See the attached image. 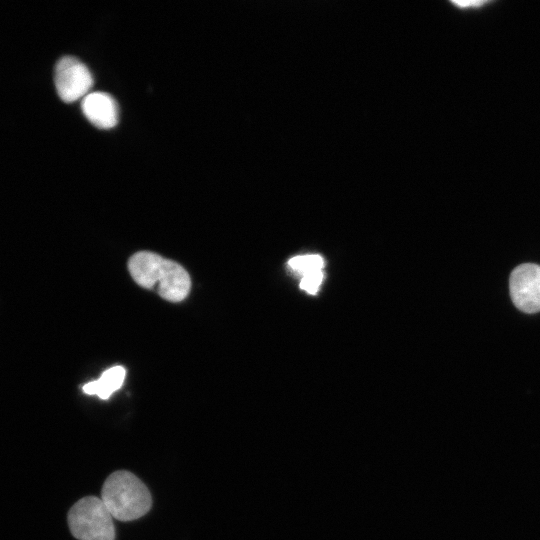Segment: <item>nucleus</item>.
Returning <instances> with one entry per match:
<instances>
[{"label":"nucleus","mask_w":540,"mask_h":540,"mask_svg":"<svg viewBox=\"0 0 540 540\" xmlns=\"http://www.w3.org/2000/svg\"><path fill=\"white\" fill-rule=\"evenodd\" d=\"M128 269L138 285L154 289L167 301L180 302L190 292L191 280L188 272L180 264L156 253H135L128 261Z\"/></svg>","instance_id":"1"},{"label":"nucleus","mask_w":540,"mask_h":540,"mask_svg":"<svg viewBox=\"0 0 540 540\" xmlns=\"http://www.w3.org/2000/svg\"><path fill=\"white\" fill-rule=\"evenodd\" d=\"M101 500L113 518L131 521L145 515L151 508L152 498L148 488L134 474L120 470L105 481Z\"/></svg>","instance_id":"2"},{"label":"nucleus","mask_w":540,"mask_h":540,"mask_svg":"<svg viewBox=\"0 0 540 540\" xmlns=\"http://www.w3.org/2000/svg\"><path fill=\"white\" fill-rule=\"evenodd\" d=\"M112 519L101 498L95 496L80 499L68 513L70 531L79 540H114Z\"/></svg>","instance_id":"3"},{"label":"nucleus","mask_w":540,"mask_h":540,"mask_svg":"<svg viewBox=\"0 0 540 540\" xmlns=\"http://www.w3.org/2000/svg\"><path fill=\"white\" fill-rule=\"evenodd\" d=\"M54 80L59 97L67 103L84 98L93 85L89 68L72 56H64L57 62Z\"/></svg>","instance_id":"4"},{"label":"nucleus","mask_w":540,"mask_h":540,"mask_svg":"<svg viewBox=\"0 0 540 540\" xmlns=\"http://www.w3.org/2000/svg\"><path fill=\"white\" fill-rule=\"evenodd\" d=\"M510 296L514 305L525 313L540 311V266L525 263L517 266L509 279Z\"/></svg>","instance_id":"5"},{"label":"nucleus","mask_w":540,"mask_h":540,"mask_svg":"<svg viewBox=\"0 0 540 540\" xmlns=\"http://www.w3.org/2000/svg\"><path fill=\"white\" fill-rule=\"evenodd\" d=\"M81 107L85 117L98 128L110 129L118 122L117 102L106 92L88 93L83 98Z\"/></svg>","instance_id":"6"},{"label":"nucleus","mask_w":540,"mask_h":540,"mask_svg":"<svg viewBox=\"0 0 540 540\" xmlns=\"http://www.w3.org/2000/svg\"><path fill=\"white\" fill-rule=\"evenodd\" d=\"M125 374V368L122 366L109 368L102 373L98 380L85 384L83 391L86 394L97 395L99 398L106 400L122 386Z\"/></svg>","instance_id":"7"},{"label":"nucleus","mask_w":540,"mask_h":540,"mask_svg":"<svg viewBox=\"0 0 540 540\" xmlns=\"http://www.w3.org/2000/svg\"><path fill=\"white\" fill-rule=\"evenodd\" d=\"M288 264L293 270L304 275L311 271L321 270L324 262L319 255H304L290 259Z\"/></svg>","instance_id":"8"},{"label":"nucleus","mask_w":540,"mask_h":540,"mask_svg":"<svg viewBox=\"0 0 540 540\" xmlns=\"http://www.w3.org/2000/svg\"><path fill=\"white\" fill-rule=\"evenodd\" d=\"M323 279V273L321 270L311 271L303 275L300 287L306 290L308 293L314 294L319 288Z\"/></svg>","instance_id":"9"},{"label":"nucleus","mask_w":540,"mask_h":540,"mask_svg":"<svg viewBox=\"0 0 540 540\" xmlns=\"http://www.w3.org/2000/svg\"><path fill=\"white\" fill-rule=\"evenodd\" d=\"M456 5L458 8L467 9V8H478L487 4V1H453L451 2Z\"/></svg>","instance_id":"10"}]
</instances>
